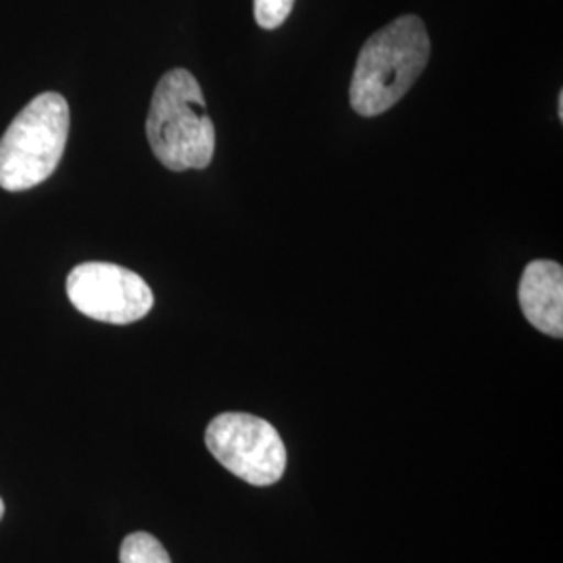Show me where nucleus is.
Listing matches in <instances>:
<instances>
[{
	"instance_id": "nucleus-6",
	"label": "nucleus",
	"mask_w": 563,
	"mask_h": 563,
	"mask_svg": "<svg viewBox=\"0 0 563 563\" xmlns=\"http://www.w3.org/2000/svg\"><path fill=\"white\" fill-rule=\"evenodd\" d=\"M520 305L526 320L553 339L563 336V269L560 263H528L520 282Z\"/></svg>"
},
{
	"instance_id": "nucleus-2",
	"label": "nucleus",
	"mask_w": 563,
	"mask_h": 563,
	"mask_svg": "<svg viewBox=\"0 0 563 563\" xmlns=\"http://www.w3.org/2000/svg\"><path fill=\"white\" fill-rule=\"evenodd\" d=\"M201 84L186 69L163 76L148 109L146 139L172 172L205 169L216 153V125L207 115Z\"/></svg>"
},
{
	"instance_id": "nucleus-7",
	"label": "nucleus",
	"mask_w": 563,
	"mask_h": 563,
	"mask_svg": "<svg viewBox=\"0 0 563 563\" xmlns=\"http://www.w3.org/2000/svg\"><path fill=\"white\" fill-rule=\"evenodd\" d=\"M120 563H172V558L153 534L134 532L121 543Z\"/></svg>"
},
{
	"instance_id": "nucleus-3",
	"label": "nucleus",
	"mask_w": 563,
	"mask_h": 563,
	"mask_svg": "<svg viewBox=\"0 0 563 563\" xmlns=\"http://www.w3.org/2000/svg\"><path fill=\"white\" fill-rule=\"evenodd\" d=\"M69 136V104L57 92L27 102L0 139V188L23 192L48 180Z\"/></svg>"
},
{
	"instance_id": "nucleus-1",
	"label": "nucleus",
	"mask_w": 563,
	"mask_h": 563,
	"mask_svg": "<svg viewBox=\"0 0 563 563\" xmlns=\"http://www.w3.org/2000/svg\"><path fill=\"white\" fill-rule=\"evenodd\" d=\"M430 59V38L416 15L384 25L363 44L351 80V104L363 118H376L401 101Z\"/></svg>"
},
{
	"instance_id": "nucleus-4",
	"label": "nucleus",
	"mask_w": 563,
	"mask_h": 563,
	"mask_svg": "<svg viewBox=\"0 0 563 563\" xmlns=\"http://www.w3.org/2000/svg\"><path fill=\"white\" fill-rule=\"evenodd\" d=\"M209 453L228 472L255 486H269L286 470V446L278 430L251 413H220L207 426Z\"/></svg>"
},
{
	"instance_id": "nucleus-10",
	"label": "nucleus",
	"mask_w": 563,
	"mask_h": 563,
	"mask_svg": "<svg viewBox=\"0 0 563 563\" xmlns=\"http://www.w3.org/2000/svg\"><path fill=\"white\" fill-rule=\"evenodd\" d=\"M2 516H4V504H2V499H0V520H2Z\"/></svg>"
},
{
	"instance_id": "nucleus-8",
	"label": "nucleus",
	"mask_w": 563,
	"mask_h": 563,
	"mask_svg": "<svg viewBox=\"0 0 563 563\" xmlns=\"http://www.w3.org/2000/svg\"><path fill=\"white\" fill-rule=\"evenodd\" d=\"M292 7H295V0H253L255 21L262 25L263 30L280 27L292 13Z\"/></svg>"
},
{
	"instance_id": "nucleus-9",
	"label": "nucleus",
	"mask_w": 563,
	"mask_h": 563,
	"mask_svg": "<svg viewBox=\"0 0 563 563\" xmlns=\"http://www.w3.org/2000/svg\"><path fill=\"white\" fill-rule=\"evenodd\" d=\"M560 118H563V95H560Z\"/></svg>"
},
{
	"instance_id": "nucleus-5",
	"label": "nucleus",
	"mask_w": 563,
	"mask_h": 563,
	"mask_svg": "<svg viewBox=\"0 0 563 563\" xmlns=\"http://www.w3.org/2000/svg\"><path fill=\"white\" fill-rule=\"evenodd\" d=\"M65 288L71 305L97 322H139L155 305L151 286L115 263H81L69 272Z\"/></svg>"
}]
</instances>
